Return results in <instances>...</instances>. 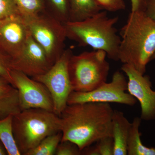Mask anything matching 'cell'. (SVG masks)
Returning a JSON list of instances; mask_svg holds the SVG:
<instances>
[{"instance_id": "d6986e66", "label": "cell", "mask_w": 155, "mask_h": 155, "mask_svg": "<svg viewBox=\"0 0 155 155\" xmlns=\"http://www.w3.org/2000/svg\"><path fill=\"white\" fill-rule=\"evenodd\" d=\"M45 10L55 19L64 24L69 22V0H44Z\"/></svg>"}, {"instance_id": "7c38bea8", "label": "cell", "mask_w": 155, "mask_h": 155, "mask_svg": "<svg viewBox=\"0 0 155 155\" xmlns=\"http://www.w3.org/2000/svg\"><path fill=\"white\" fill-rule=\"evenodd\" d=\"M53 65L44 50L31 35L19 54L11 59L12 69L31 78L45 74Z\"/></svg>"}, {"instance_id": "83f0119b", "label": "cell", "mask_w": 155, "mask_h": 155, "mask_svg": "<svg viewBox=\"0 0 155 155\" xmlns=\"http://www.w3.org/2000/svg\"><path fill=\"white\" fill-rule=\"evenodd\" d=\"M131 3V11H134L137 10L139 7L140 0H130Z\"/></svg>"}, {"instance_id": "4dcf8cb0", "label": "cell", "mask_w": 155, "mask_h": 155, "mask_svg": "<svg viewBox=\"0 0 155 155\" xmlns=\"http://www.w3.org/2000/svg\"><path fill=\"white\" fill-rule=\"evenodd\" d=\"M155 52L154 54L153 55V56L152 58L151 61H153V60H155Z\"/></svg>"}, {"instance_id": "8fae6325", "label": "cell", "mask_w": 155, "mask_h": 155, "mask_svg": "<svg viewBox=\"0 0 155 155\" xmlns=\"http://www.w3.org/2000/svg\"><path fill=\"white\" fill-rule=\"evenodd\" d=\"M30 35L27 22L21 14L0 20V51L11 59L19 54Z\"/></svg>"}, {"instance_id": "7402d4cb", "label": "cell", "mask_w": 155, "mask_h": 155, "mask_svg": "<svg viewBox=\"0 0 155 155\" xmlns=\"http://www.w3.org/2000/svg\"><path fill=\"white\" fill-rule=\"evenodd\" d=\"M55 155H80L82 152L77 145L69 140L61 141L55 153Z\"/></svg>"}, {"instance_id": "6da1fadb", "label": "cell", "mask_w": 155, "mask_h": 155, "mask_svg": "<svg viewBox=\"0 0 155 155\" xmlns=\"http://www.w3.org/2000/svg\"><path fill=\"white\" fill-rule=\"evenodd\" d=\"M114 110L110 104L88 102L67 105L61 113V141L69 140L81 151L101 138L112 137Z\"/></svg>"}, {"instance_id": "3957f363", "label": "cell", "mask_w": 155, "mask_h": 155, "mask_svg": "<svg viewBox=\"0 0 155 155\" xmlns=\"http://www.w3.org/2000/svg\"><path fill=\"white\" fill-rule=\"evenodd\" d=\"M119 19L117 16L109 17L107 11L103 10L83 21L67 22L64 24L67 38L81 46L104 51L108 58L119 61L121 38L115 27Z\"/></svg>"}, {"instance_id": "44dd1931", "label": "cell", "mask_w": 155, "mask_h": 155, "mask_svg": "<svg viewBox=\"0 0 155 155\" xmlns=\"http://www.w3.org/2000/svg\"><path fill=\"white\" fill-rule=\"evenodd\" d=\"M21 14L14 0H0V20Z\"/></svg>"}, {"instance_id": "9c48e42d", "label": "cell", "mask_w": 155, "mask_h": 155, "mask_svg": "<svg viewBox=\"0 0 155 155\" xmlns=\"http://www.w3.org/2000/svg\"><path fill=\"white\" fill-rule=\"evenodd\" d=\"M11 76L14 86L18 91L22 110L40 108L54 112L52 98L43 84L14 69L11 70Z\"/></svg>"}, {"instance_id": "2e32d148", "label": "cell", "mask_w": 155, "mask_h": 155, "mask_svg": "<svg viewBox=\"0 0 155 155\" xmlns=\"http://www.w3.org/2000/svg\"><path fill=\"white\" fill-rule=\"evenodd\" d=\"M141 121L140 117H135L131 122L127 140V155H155V147L146 146L141 141L139 130Z\"/></svg>"}, {"instance_id": "f546056e", "label": "cell", "mask_w": 155, "mask_h": 155, "mask_svg": "<svg viewBox=\"0 0 155 155\" xmlns=\"http://www.w3.org/2000/svg\"><path fill=\"white\" fill-rule=\"evenodd\" d=\"M8 155V152L0 140V155Z\"/></svg>"}, {"instance_id": "ba28073f", "label": "cell", "mask_w": 155, "mask_h": 155, "mask_svg": "<svg viewBox=\"0 0 155 155\" xmlns=\"http://www.w3.org/2000/svg\"><path fill=\"white\" fill-rule=\"evenodd\" d=\"M137 100L127 92V81L123 72H114L112 80L105 82L91 91H72L68 98V104L88 102L117 103L133 106Z\"/></svg>"}, {"instance_id": "7a4b0ae2", "label": "cell", "mask_w": 155, "mask_h": 155, "mask_svg": "<svg viewBox=\"0 0 155 155\" xmlns=\"http://www.w3.org/2000/svg\"><path fill=\"white\" fill-rule=\"evenodd\" d=\"M119 35V61L144 75L155 52V20L139 5L131 11Z\"/></svg>"}, {"instance_id": "8992f818", "label": "cell", "mask_w": 155, "mask_h": 155, "mask_svg": "<svg viewBox=\"0 0 155 155\" xmlns=\"http://www.w3.org/2000/svg\"><path fill=\"white\" fill-rule=\"evenodd\" d=\"M25 20L31 36L44 50L54 65L65 50L64 43L67 37L64 24L46 10Z\"/></svg>"}, {"instance_id": "cb8c5ba5", "label": "cell", "mask_w": 155, "mask_h": 155, "mask_svg": "<svg viewBox=\"0 0 155 155\" xmlns=\"http://www.w3.org/2000/svg\"><path fill=\"white\" fill-rule=\"evenodd\" d=\"M104 10L107 12H115L126 8L124 0H96Z\"/></svg>"}, {"instance_id": "30bf717a", "label": "cell", "mask_w": 155, "mask_h": 155, "mask_svg": "<svg viewBox=\"0 0 155 155\" xmlns=\"http://www.w3.org/2000/svg\"><path fill=\"white\" fill-rule=\"evenodd\" d=\"M121 69L128 79L127 92L140 104V119L145 121L155 120V91L150 76L141 74L129 64H123Z\"/></svg>"}, {"instance_id": "277c9868", "label": "cell", "mask_w": 155, "mask_h": 155, "mask_svg": "<svg viewBox=\"0 0 155 155\" xmlns=\"http://www.w3.org/2000/svg\"><path fill=\"white\" fill-rule=\"evenodd\" d=\"M12 127L18 150L25 155L48 136L61 131V118L54 112L31 108L14 115Z\"/></svg>"}, {"instance_id": "5b68a950", "label": "cell", "mask_w": 155, "mask_h": 155, "mask_svg": "<svg viewBox=\"0 0 155 155\" xmlns=\"http://www.w3.org/2000/svg\"><path fill=\"white\" fill-rule=\"evenodd\" d=\"M107 57L102 50L72 55L68 68L72 91H91L107 82L110 69Z\"/></svg>"}, {"instance_id": "f1b7e54d", "label": "cell", "mask_w": 155, "mask_h": 155, "mask_svg": "<svg viewBox=\"0 0 155 155\" xmlns=\"http://www.w3.org/2000/svg\"><path fill=\"white\" fill-rule=\"evenodd\" d=\"M8 84H11L5 78L0 76V87L5 86Z\"/></svg>"}, {"instance_id": "52a82bcc", "label": "cell", "mask_w": 155, "mask_h": 155, "mask_svg": "<svg viewBox=\"0 0 155 155\" xmlns=\"http://www.w3.org/2000/svg\"><path fill=\"white\" fill-rule=\"evenodd\" d=\"M73 54L71 49L64 50L61 57L45 74L31 78L46 87L54 104V112L60 116L68 104V98L72 91L68 72V63Z\"/></svg>"}, {"instance_id": "e0dca14e", "label": "cell", "mask_w": 155, "mask_h": 155, "mask_svg": "<svg viewBox=\"0 0 155 155\" xmlns=\"http://www.w3.org/2000/svg\"><path fill=\"white\" fill-rule=\"evenodd\" d=\"M13 115L0 119V140L2 143L8 155H21L17 147L12 127Z\"/></svg>"}, {"instance_id": "d4e9b609", "label": "cell", "mask_w": 155, "mask_h": 155, "mask_svg": "<svg viewBox=\"0 0 155 155\" xmlns=\"http://www.w3.org/2000/svg\"><path fill=\"white\" fill-rule=\"evenodd\" d=\"M96 143L101 155H114V141L112 137H103Z\"/></svg>"}, {"instance_id": "9a60e30c", "label": "cell", "mask_w": 155, "mask_h": 155, "mask_svg": "<svg viewBox=\"0 0 155 155\" xmlns=\"http://www.w3.org/2000/svg\"><path fill=\"white\" fill-rule=\"evenodd\" d=\"M69 22L83 21L104 10L96 0H69Z\"/></svg>"}, {"instance_id": "5bb4252c", "label": "cell", "mask_w": 155, "mask_h": 155, "mask_svg": "<svg viewBox=\"0 0 155 155\" xmlns=\"http://www.w3.org/2000/svg\"><path fill=\"white\" fill-rule=\"evenodd\" d=\"M21 111L17 88L11 84L0 87V119Z\"/></svg>"}, {"instance_id": "ffe728a7", "label": "cell", "mask_w": 155, "mask_h": 155, "mask_svg": "<svg viewBox=\"0 0 155 155\" xmlns=\"http://www.w3.org/2000/svg\"><path fill=\"white\" fill-rule=\"evenodd\" d=\"M20 14L25 19L35 17L45 11L44 0H14Z\"/></svg>"}, {"instance_id": "484cf974", "label": "cell", "mask_w": 155, "mask_h": 155, "mask_svg": "<svg viewBox=\"0 0 155 155\" xmlns=\"http://www.w3.org/2000/svg\"><path fill=\"white\" fill-rule=\"evenodd\" d=\"M140 5L147 16L155 20V0H140Z\"/></svg>"}, {"instance_id": "ac0fdd59", "label": "cell", "mask_w": 155, "mask_h": 155, "mask_svg": "<svg viewBox=\"0 0 155 155\" xmlns=\"http://www.w3.org/2000/svg\"><path fill=\"white\" fill-rule=\"evenodd\" d=\"M62 138L61 131L48 136L25 155H54Z\"/></svg>"}, {"instance_id": "4316f807", "label": "cell", "mask_w": 155, "mask_h": 155, "mask_svg": "<svg viewBox=\"0 0 155 155\" xmlns=\"http://www.w3.org/2000/svg\"><path fill=\"white\" fill-rule=\"evenodd\" d=\"M81 152H82V155H101L97 143L92 146L91 145L85 148Z\"/></svg>"}, {"instance_id": "4fadbf2b", "label": "cell", "mask_w": 155, "mask_h": 155, "mask_svg": "<svg viewBox=\"0 0 155 155\" xmlns=\"http://www.w3.org/2000/svg\"><path fill=\"white\" fill-rule=\"evenodd\" d=\"M131 125L123 112L114 110L112 122L114 155H127V140Z\"/></svg>"}, {"instance_id": "603a6c76", "label": "cell", "mask_w": 155, "mask_h": 155, "mask_svg": "<svg viewBox=\"0 0 155 155\" xmlns=\"http://www.w3.org/2000/svg\"><path fill=\"white\" fill-rule=\"evenodd\" d=\"M12 70L11 58L0 51V76L5 78L14 86L11 76Z\"/></svg>"}]
</instances>
